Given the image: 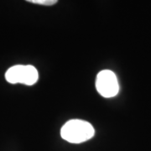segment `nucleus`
<instances>
[{
	"label": "nucleus",
	"instance_id": "7ed1b4c3",
	"mask_svg": "<svg viewBox=\"0 0 151 151\" xmlns=\"http://www.w3.org/2000/svg\"><path fill=\"white\" fill-rule=\"evenodd\" d=\"M96 88L98 93L104 97H113L119 91V85L116 75L112 70H103L97 74Z\"/></svg>",
	"mask_w": 151,
	"mask_h": 151
},
{
	"label": "nucleus",
	"instance_id": "20e7f679",
	"mask_svg": "<svg viewBox=\"0 0 151 151\" xmlns=\"http://www.w3.org/2000/svg\"><path fill=\"white\" fill-rule=\"evenodd\" d=\"M26 1L33 3V4H36L50 6L56 4L58 0H26Z\"/></svg>",
	"mask_w": 151,
	"mask_h": 151
},
{
	"label": "nucleus",
	"instance_id": "f03ea898",
	"mask_svg": "<svg viewBox=\"0 0 151 151\" xmlns=\"http://www.w3.org/2000/svg\"><path fill=\"white\" fill-rule=\"evenodd\" d=\"M5 79L11 84L22 83L32 86L37 82L39 73L35 66L30 65H17L6 71Z\"/></svg>",
	"mask_w": 151,
	"mask_h": 151
},
{
	"label": "nucleus",
	"instance_id": "f257e3e1",
	"mask_svg": "<svg viewBox=\"0 0 151 151\" xmlns=\"http://www.w3.org/2000/svg\"><path fill=\"white\" fill-rule=\"evenodd\" d=\"M95 134V130L90 123L72 119L66 122L60 129L61 138L72 144H80L91 139Z\"/></svg>",
	"mask_w": 151,
	"mask_h": 151
}]
</instances>
